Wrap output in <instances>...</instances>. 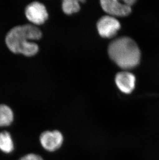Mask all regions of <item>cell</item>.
Here are the masks:
<instances>
[{
	"label": "cell",
	"mask_w": 159,
	"mask_h": 160,
	"mask_svg": "<svg viewBox=\"0 0 159 160\" xmlns=\"http://www.w3.org/2000/svg\"><path fill=\"white\" fill-rule=\"evenodd\" d=\"M18 160H44L41 156L36 153H28L22 156Z\"/></svg>",
	"instance_id": "11"
},
{
	"label": "cell",
	"mask_w": 159,
	"mask_h": 160,
	"mask_svg": "<svg viewBox=\"0 0 159 160\" xmlns=\"http://www.w3.org/2000/svg\"><path fill=\"white\" fill-rule=\"evenodd\" d=\"M121 3L116 0L101 1V7L108 14L114 17H125L129 15L131 12V7L128 5L123 1Z\"/></svg>",
	"instance_id": "6"
},
{
	"label": "cell",
	"mask_w": 159,
	"mask_h": 160,
	"mask_svg": "<svg viewBox=\"0 0 159 160\" xmlns=\"http://www.w3.org/2000/svg\"><path fill=\"white\" fill-rule=\"evenodd\" d=\"M110 58L120 68L132 69L140 64L141 52L137 42L129 37H120L109 45Z\"/></svg>",
	"instance_id": "2"
},
{
	"label": "cell",
	"mask_w": 159,
	"mask_h": 160,
	"mask_svg": "<svg viewBox=\"0 0 159 160\" xmlns=\"http://www.w3.org/2000/svg\"><path fill=\"white\" fill-rule=\"evenodd\" d=\"M135 82V76L129 72H121L116 75V84L118 88L124 93L130 94L133 91Z\"/></svg>",
	"instance_id": "7"
},
{
	"label": "cell",
	"mask_w": 159,
	"mask_h": 160,
	"mask_svg": "<svg viewBox=\"0 0 159 160\" xmlns=\"http://www.w3.org/2000/svg\"><path fill=\"white\" fill-rule=\"evenodd\" d=\"M80 6L78 1L65 0L63 2L62 8L64 12L67 15H70L79 11Z\"/></svg>",
	"instance_id": "10"
},
{
	"label": "cell",
	"mask_w": 159,
	"mask_h": 160,
	"mask_svg": "<svg viewBox=\"0 0 159 160\" xmlns=\"http://www.w3.org/2000/svg\"><path fill=\"white\" fill-rule=\"evenodd\" d=\"M42 33L31 24L16 26L9 31L5 37V43L11 52L27 57L34 56L38 52L37 44L31 41L38 40Z\"/></svg>",
	"instance_id": "1"
},
{
	"label": "cell",
	"mask_w": 159,
	"mask_h": 160,
	"mask_svg": "<svg viewBox=\"0 0 159 160\" xmlns=\"http://www.w3.org/2000/svg\"><path fill=\"white\" fill-rule=\"evenodd\" d=\"M14 149V140L10 132L6 130L0 132V151L5 154H9Z\"/></svg>",
	"instance_id": "8"
},
{
	"label": "cell",
	"mask_w": 159,
	"mask_h": 160,
	"mask_svg": "<svg viewBox=\"0 0 159 160\" xmlns=\"http://www.w3.org/2000/svg\"><path fill=\"white\" fill-rule=\"evenodd\" d=\"M120 28L119 22L111 16H103L97 23V29L100 36L104 38H111L117 34Z\"/></svg>",
	"instance_id": "5"
},
{
	"label": "cell",
	"mask_w": 159,
	"mask_h": 160,
	"mask_svg": "<svg viewBox=\"0 0 159 160\" xmlns=\"http://www.w3.org/2000/svg\"><path fill=\"white\" fill-rule=\"evenodd\" d=\"M25 14L26 18L33 25L43 24L48 17L45 6L38 2H34L29 4L26 7Z\"/></svg>",
	"instance_id": "4"
},
{
	"label": "cell",
	"mask_w": 159,
	"mask_h": 160,
	"mask_svg": "<svg viewBox=\"0 0 159 160\" xmlns=\"http://www.w3.org/2000/svg\"><path fill=\"white\" fill-rule=\"evenodd\" d=\"M39 142L44 149L48 152H54L62 147L64 136L58 130L46 131L39 136Z\"/></svg>",
	"instance_id": "3"
},
{
	"label": "cell",
	"mask_w": 159,
	"mask_h": 160,
	"mask_svg": "<svg viewBox=\"0 0 159 160\" xmlns=\"http://www.w3.org/2000/svg\"><path fill=\"white\" fill-rule=\"evenodd\" d=\"M14 120V112L5 104L0 105V128L10 126Z\"/></svg>",
	"instance_id": "9"
},
{
	"label": "cell",
	"mask_w": 159,
	"mask_h": 160,
	"mask_svg": "<svg viewBox=\"0 0 159 160\" xmlns=\"http://www.w3.org/2000/svg\"><path fill=\"white\" fill-rule=\"evenodd\" d=\"M123 2L128 5L131 7L132 5L134 4V3L136 2V1H134V0H126V1H123Z\"/></svg>",
	"instance_id": "12"
}]
</instances>
